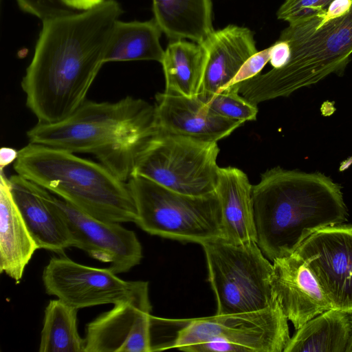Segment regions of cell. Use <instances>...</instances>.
I'll list each match as a JSON object with an SVG mask.
<instances>
[{
    "instance_id": "6da1fadb",
    "label": "cell",
    "mask_w": 352,
    "mask_h": 352,
    "mask_svg": "<svg viewBox=\"0 0 352 352\" xmlns=\"http://www.w3.org/2000/svg\"><path fill=\"white\" fill-rule=\"evenodd\" d=\"M122 13L118 1L104 0L89 10L42 21L21 82L26 106L38 123L60 122L87 100Z\"/></svg>"
},
{
    "instance_id": "7a4b0ae2",
    "label": "cell",
    "mask_w": 352,
    "mask_h": 352,
    "mask_svg": "<svg viewBox=\"0 0 352 352\" xmlns=\"http://www.w3.org/2000/svg\"><path fill=\"white\" fill-rule=\"evenodd\" d=\"M252 201L256 243L272 262L348 216L341 186L321 173L270 168L252 186Z\"/></svg>"
},
{
    "instance_id": "3957f363",
    "label": "cell",
    "mask_w": 352,
    "mask_h": 352,
    "mask_svg": "<svg viewBox=\"0 0 352 352\" xmlns=\"http://www.w3.org/2000/svg\"><path fill=\"white\" fill-rule=\"evenodd\" d=\"M157 131L154 106L127 96L116 102L86 100L67 118L37 122L26 135L30 143L91 154L128 182L138 157Z\"/></svg>"
},
{
    "instance_id": "277c9868",
    "label": "cell",
    "mask_w": 352,
    "mask_h": 352,
    "mask_svg": "<svg viewBox=\"0 0 352 352\" xmlns=\"http://www.w3.org/2000/svg\"><path fill=\"white\" fill-rule=\"evenodd\" d=\"M13 168L16 174L92 217L120 223L137 220L128 182L100 162L64 149L29 142L19 151Z\"/></svg>"
},
{
    "instance_id": "5b68a950",
    "label": "cell",
    "mask_w": 352,
    "mask_h": 352,
    "mask_svg": "<svg viewBox=\"0 0 352 352\" xmlns=\"http://www.w3.org/2000/svg\"><path fill=\"white\" fill-rule=\"evenodd\" d=\"M325 12L289 23L279 38L289 45L287 62L238 83L239 94L257 106L341 74L352 54V0L343 15L329 17Z\"/></svg>"
},
{
    "instance_id": "8992f818",
    "label": "cell",
    "mask_w": 352,
    "mask_h": 352,
    "mask_svg": "<svg viewBox=\"0 0 352 352\" xmlns=\"http://www.w3.org/2000/svg\"><path fill=\"white\" fill-rule=\"evenodd\" d=\"M127 182L137 210L135 223L144 232L201 245L222 237L216 192L201 196L182 194L139 175L131 176Z\"/></svg>"
},
{
    "instance_id": "52a82bcc",
    "label": "cell",
    "mask_w": 352,
    "mask_h": 352,
    "mask_svg": "<svg viewBox=\"0 0 352 352\" xmlns=\"http://www.w3.org/2000/svg\"><path fill=\"white\" fill-rule=\"evenodd\" d=\"M201 245L217 314L256 311L277 304L271 285L272 263L256 241L236 243L221 237Z\"/></svg>"
},
{
    "instance_id": "ba28073f",
    "label": "cell",
    "mask_w": 352,
    "mask_h": 352,
    "mask_svg": "<svg viewBox=\"0 0 352 352\" xmlns=\"http://www.w3.org/2000/svg\"><path fill=\"white\" fill-rule=\"evenodd\" d=\"M219 153L217 142L158 130L138 157L131 176L144 177L182 194L208 195L216 190Z\"/></svg>"
},
{
    "instance_id": "9c48e42d",
    "label": "cell",
    "mask_w": 352,
    "mask_h": 352,
    "mask_svg": "<svg viewBox=\"0 0 352 352\" xmlns=\"http://www.w3.org/2000/svg\"><path fill=\"white\" fill-rule=\"evenodd\" d=\"M287 321L278 304L256 311L190 319L168 349L184 351L201 342L223 341L239 351L284 352L291 338Z\"/></svg>"
},
{
    "instance_id": "30bf717a",
    "label": "cell",
    "mask_w": 352,
    "mask_h": 352,
    "mask_svg": "<svg viewBox=\"0 0 352 352\" xmlns=\"http://www.w3.org/2000/svg\"><path fill=\"white\" fill-rule=\"evenodd\" d=\"M45 292L79 309L133 298L148 291V283L125 280L108 268L76 263L67 256H54L45 267Z\"/></svg>"
},
{
    "instance_id": "8fae6325",
    "label": "cell",
    "mask_w": 352,
    "mask_h": 352,
    "mask_svg": "<svg viewBox=\"0 0 352 352\" xmlns=\"http://www.w3.org/2000/svg\"><path fill=\"white\" fill-rule=\"evenodd\" d=\"M295 252L315 276L331 308L352 315V225L318 230Z\"/></svg>"
},
{
    "instance_id": "7c38bea8",
    "label": "cell",
    "mask_w": 352,
    "mask_h": 352,
    "mask_svg": "<svg viewBox=\"0 0 352 352\" xmlns=\"http://www.w3.org/2000/svg\"><path fill=\"white\" fill-rule=\"evenodd\" d=\"M69 228L72 247L93 258L110 263L109 268L118 274L140 264L142 247L135 233L120 225L92 217L55 197Z\"/></svg>"
},
{
    "instance_id": "4fadbf2b",
    "label": "cell",
    "mask_w": 352,
    "mask_h": 352,
    "mask_svg": "<svg viewBox=\"0 0 352 352\" xmlns=\"http://www.w3.org/2000/svg\"><path fill=\"white\" fill-rule=\"evenodd\" d=\"M148 291L113 305L89 322L85 352H151Z\"/></svg>"
},
{
    "instance_id": "5bb4252c",
    "label": "cell",
    "mask_w": 352,
    "mask_h": 352,
    "mask_svg": "<svg viewBox=\"0 0 352 352\" xmlns=\"http://www.w3.org/2000/svg\"><path fill=\"white\" fill-rule=\"evenodd\" d=\"M271 285L276 302L296 330L331 309L315 276L295 252L272 262Z\"/></svg>"
},
{
    "instance_id": "9a60e30c",
    "label": "cell",
    "mask_w": 352,
    "mask_h": 352,
    "mask_svg": "<svg viewBox=\"0 0 352 352\" xmlns=\"http://www.w3.org/2000/svg\"><path fill=\"white\" fill-rule=\"evenodd\" d=\"M154 107L159 131L204 141L217 142L245 123L217 114L198 97L158 93Z\"/></svg>"
},
{
    "instance_id": "2e32d148",
    "label": "cell",
    "mask_w": 352,
    "mask_h": 352,
    "mask_svg": "<svg viewBox=\"0 0 352 352\" xmlns=\"http://www.w3.org/2000/svg\"><path fill=\"white\" fill-rule=\"evenodd\" d=\"M9 179L14 200L38 249L61 252L72 247L54 194L16 173Z\"/></svg>"
},
{
    "instance_id": "e0dca14e",
    "label": "cell",
    "mask_w": 352,
    "mask_h": 352,
    "mask_svg": "<svg viewBox=\"0 0 352 352\" xmlns=\"http://www.w3.org/2000/svg\"><path fill=\"white\" fill-rule=\"evenodd\" d=\"M199 44L204 49L205 63L197 97L206 103L229 86L243 63L257 50L252 31L234 25L214 30Z\"/></svg>"
},
{
    "instance_id": "ac0fdd59",
    "label": "cell",
    "mask_w": 352,
    "mask_h": 352,
    "mask_svg": "<svg viewBox=\"0 0 352 352\" xmlns=\"http://www.w3.org/2000/svg\"><path fill=\"white\" fill-rule=\"evenodd\" d=\"M252 186L241 169L219 168L215 192L221 206L222 238L236 243L256 242Z\"/></svg>"
},
{
    "instance_id": "d6986e66",
    "label": "cell",
    "mask_w": 352,
    "mask_h": 352,
    "mask_svg": "<svg viewBox=\"0 0 352 352\" xmlns=\"http://www.w3.org/2000/svg\"><path fill=\"white\" fill-rule=\"evenodd\" d=\"M38 247L12 196L10 179L0 175V272L16 283Z\"/></svg>"
},
{
    "instance_id": "ffe728a7",
    "label": "cell",
    "mask_w": 352,
    "mask_h": 352,
    "mask_svg": "<svg viewBox=\"0 0 352 352\" xmlns=\"http://www.w3.org/2000/svg\"><path fill=\"white\" fill-rule=\"evenodd\" d=\"M153 19L171 41L202 43L213 31L211 0H152Z\"/></svg>"
},
{
    "instance_id": "44dd1931",
    "label": "cell",
    "mask_w": 352,
    "mask_h": 352,
    "mask_svg": "<svg viewBox=\"0 0 352 352\" xmlns=\"http://www.w3.org/2000/svg\"><path fill=\"white\" fill-rule=\"evenodd\" d=\"M162 32L150 21H116L109 41L104 63L155 60L161 63L164 50L160 38Z\"/></svg>"
},
{
    "instance_id": "7402d4cb",
    "label": "cell",
    "mask_w": 352,
    "mask_h": 352,
    "mask_svg": "<svg viewBox=\"0 0 352 352\" xmlns=\"http://www.w3.org/2000/svg\"><path fill=\"white\" fill-rule=\"evenodd\" d=\"M205 52L201 45L184 39L169 43L161 62L165 77L164 92L197 97L202 82Z\"/></svg>"
},
{
    "instance_id": "603a6c76",
    "label": "cell",
    "mask_w": 352,
    "mask_h": 352,
    "mask_svg": "<svg viewBox=\"0 0 352 352\" xmlns=\"http://www.w3.org/2000/svg\"><path fill=\"white\" fill-rule=\"evenodd\" d=\"M351 331V315L331 308L296 329L284 352H345Z\"/></svg>"
},
{
    "instance_id": "cb8c5ba5",
    "label": "cell",
    "mask_w": 352,
    "mask_h": 352,
    "mask_svg": "<svg viewBox=\"0 0 352 352\" xmlns=\"http://www.w3.org/2000/svg\"><path fill=\"white\" fill-rule=\"evenodd\" d=\"M78 310L59 298L49 302L45 309L40 352H85V338L78 330Z\"/></svg>"
},
{
    "instance_id": "d4e9b609",
    "label": "cell",
    "mask_w": 352,
    "mask_h": 352,
    "mask_svg": "<svg viewBox=\"0 0 352 352\" xmlns=\"http://www.w3.org/2000/svg\"><path fill=\"white\" fill-rule=\"evenodd\" d=\"M206 104L218 115L244 122L255 120L258 113L257 106L239 94L236 84L221 89Z\"/></svg>"
},
{
    "instance_id": "484cf974",
    "label": "cell",
    "mask_w": 352,
    "mask_h": 352,
    "mask_svg": "<svg viewBox=\"0 0 352 352\" xmlns=\"http://www.w3.org/2000/svg\"><path fill=\"white\" fill-rule=\"evenodd\" d=\"M334 0H286L277 12L278 19L289 23L312 16L326 10Z\"/></svg>"
},
{
    "instance_id": "4316f807",
    "label": "cell",
    "mask_w": 352,
    "mask_h": 352,
    "mask_svg": "<svg viewBox=\"0 0 352 352\" xmlns=\"http://www.w3.org/2000/svg\"><path fill=\"white\" fill-rule=\"evenodd\" d=\"M23 12L42 21L76 12L63 0H16Z\"/></svg>"
},
{
    "instance_id": "83f0119b",
    "label": "cell",
    "mask_w": 352,
    "mask_h": 352,
    "mask_svg": "<svg viewBox=\"0 0 352 352\" xmlns=\"http://www.w3.org/2000/svg\"><path fill=\"white\" fill-rule=\"evenodd\" d=\"M270 58L271 47L254 54L243 63L229 86L241 82L258 75L267 63L270 60Z\"/></svg>"
},
{
    "instance_id": "f1b7e54d",
    "label": "cell",
    "mask_w": 352,
    "mask_h": 352,
    "mask_svg": "<svg viewBox=\"0 0 352 352\" xmlns=\"http://www.w3.org/2000/svg\"><path fill=\"white\" fill-rule=\"evenodd\" d=\"M291 54L289 43L284 40L278 39L271 46L270 63L273 68L283 66L288 60Z\"/></svg>"
},
{
    "instance_id": "f546056e",
    "label": "cell",
    "mask_w": 352,
    "mask_h": 352,
    "mask_svg": "<svg viewBox=\"0 0 352 352\" xmlns=\"http://www.w3.org/2000/svg\"><path fill=\"white\" fill-rule=\"evenodd\" d=\"M19 155V151L16 149L3 146L0 149V168L1 170H3V168L10 164L11 163H14L15 160L17 159Z\"/></svg>"
},
{
    "instance_id": "4dcf8cb0",
    "label": "cell",
    "mask_w": 352,
    "mask_h": 352,
    "mask_svg": "<svg viewBox=\"0 0 352 352\" xmlns=\"http://www.w3.org/2000/svg\"><path fill=\"white\" fill-rule=\"evenodd\" d=\"M69 7L77 11L92 8L104 0H63Z\"/></svg>"
},
{
    "instance_id": "1f68e13d",
    "label": "cell",
    "mask_w": 352,
    "mask_h": 352,
    "mask_svg": "<svg viewBox=\"0 0 352 352\" xmlns=\"http://www.w3.org/2000/svg\"><path fill=\"white\" fill-rule=\"evenodd\" d=\"M351 331L346 344L345 352H352V316H351Z\"/></svg>"
}]
</instances>
